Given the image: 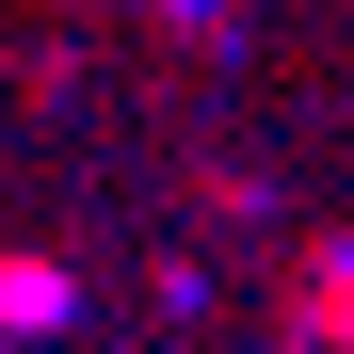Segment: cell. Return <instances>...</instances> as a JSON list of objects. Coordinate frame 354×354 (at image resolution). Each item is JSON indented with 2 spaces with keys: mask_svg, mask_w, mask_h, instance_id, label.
Returning <instances> with one entry per match:
<instances>
[]
</instances>
